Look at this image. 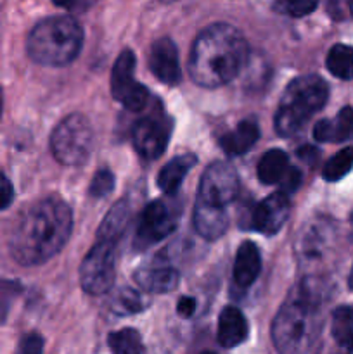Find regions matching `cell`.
<instances>
[{
    "mask_svg": "<svg viewBox=\"0 0 353 354\" xmlns=\"http://www.w3.org/2000/svg\"><path fill=\"white\" fill-rule=\"evenodd\" d=\"M83 30L71 16L42 19L28 35L26 50L35 62L44 66H66L80 54Z\"/></svg>",
    "mask_w": 353,
    "mask_h": 354,
    "instance_id": "cell-3",
    "label": "cell"
},
{
    "mask_svg": "<svg viewBox=\"0 0 353 354\" xmlns=\"http://www.w3.org/2000/svg\"><path fill=\"white\" fill-rule=\"evenodd\" d=\"M149 68L159 82L176 85L180 82V62L176 45L170 38H158L149 48Z\"/></svg>",
    "mask_w": 353,
    "mask_h": 354,
    "instance_id": "cell-13",
    "label": "cell"
},
{
    "mask_svg": "<svg viewBox=\"0 0 353 354\" xmlns=\"http://www.w3.org/2000/svg\"><path fill=\"white\" fill-rule=\"evenodd\" d=\"M332 337L346 351L353 353V310L341 306L332 313Z\"/></svg>",
    "mask_w": 353,
    "mask_h": 354,
    "instance_id": "cell-24",
    "label": "cell"
},
{
    "mask_svg": "<svg viewBox=\"0 0 353 354\" xmlns=\"http://www.w3.org/2000/svg\"><path fill=\"white\" fill-rule=\"evenodd\" d=\"M262 258L255 242H242L234 261V283L241 289H248L260 275Z\"/></svg>",
    "mask_w": 353,
    "mask_h": 354,
    "instance_id": "cell-16",
    "label": "cell"
},
{
    "mask_svg": "<svg viewBox=\"0 0 353 354\" xmlns=\"http://www.w3.org/2000/svg\"><path fill=\"white\" fill-rule=\"evenodd\" d=\"M165 2H172V0H165Z\"/></svg>",
    "mask_w": 353,
    "mask_h": 354,
    "instance_id": "cell-39",
    "label": "cell"
},
{
    "mask_svg": "<svg viewBox=\"0 0 353 354\" xmlns=\"http://www.w3.org/2000/svg\"><path fill=\"white\" fill-rule=\"evenodd\" d=\"M12 199H14L12 183H10L9 178L0 171V211L9 207L10 203H12Z\"/></svg>",
    "mask_w": 353,
    "mask_h": 354,
    "instance_id": "cell-32",
    "label": "cell"
},
{
    "mask_svg": "<svg viewBox=\"0 0 353 354\" xmlns=\"http://www.w3.org/2000/svg\"><path fill=\"white\" fill-rule=\"evenodd\" d=\"M260 128L255 121L244 120L237 124L232 131L220 138V147L228 156H241L248 152L253 145L258 142Z\"/></svg>",
    "mask_w": 353,
    "mask_h": 354,
    "instance_id": "cell-19",
    "label": "cell"
},
{
    "mask_svg": "<svg viewBox=\"0 0 353 354\" xmlns=\"http://www.w3.org/2000/svg\"><path fill=\"white\" fill-rule=\"evenodd\" d=\"M73 214L61 197H47L28 207L9 239L10 256L19 265L33 266L57 254L68 242Z\"/></svg>",
    "mask_w": 353,
    "mask_h": 354,
    "instance_id": "cell-1",
    "label": "cell"
},
{
    "mask_svg": "<svg viewBox=\"0 0 353 354\" xmlns=\"http://www.w3.org/2000/svg\"><path fill=\"white\" fill-rule=\"evenodd\" d=\"M173 121L163 111L147 114L134 128L135 151L144 159H158L172 137Z\"/></svg>",
    "mask_w": 353,
    "mask_h": 354,
    "instance_id": "cell-10",
    "label": "cell"
},
{
    "mask_svg": "<svg viewBox=\"0 0 353 354\" xmlns=\"http://www.w3.org/2000/svg\"><path fill=\"white\" fill-rule=\"evenodd\" d=\"M93 131L83 114H69L51 135V149L61 165L78 166L89 159L92 151Z\"/></svg>",
    "mask_w": 353,
    "mask_h": 354,
    "instance_id": "cell-6",
    "label": "cell"
},
{
    "mask_svg": "<svg viewBox=\"0 0 353 354\" xmlns=\"http://www.w3.org/2000/svg\"><path fill=\"white\" fill-rule=\"evenodd\" d=\"M301 185V173L300 169L294 168V166H289V169H287V173L284 175V178L279 182V187L280 190L279 192L286 194V196H289V194L296 192L298 187Z\"/></svg>",
    "mask_w": 353,
    "mask_h": 354,
    "instance_id": "cell-31",
    "label": "cell"
},
{
    "mask_svg": "<svg viewBox=\"0 0 353 354\" xmlns=\"http://www.w3.org/2000/svg\"><path fill=\"white\" fill-rule=\"evenodd\" d=\"M176 311L185 318L192 317L194 311H196V299L194 297H182L176 304Z\"/></svg>",
    "mask_w": 353,
    "mask_h": 354,
    "instance_id": "cell-33",
    "label": "cell"
},
{
    "mask_svg": "<svg viewBox=\"0 0 353 354\" xmlns=\"http://www.w3.org/2000/svg\"><path fill=\"white\" fill-rule=\"evenodd\" d=\"M176 227V216L168 204L163 201H152L144 209L141 216V223L137 228V245L156 244L168 237Z\"/></svg>",
    "mask_w": 353,
    "mask_h": 354,
    "instance_id": "cell-11",
    "label": "cell"
},
{
    "mask_svg": "<svg viewBox=\"0 0 353 354\" xmlns=\"http://www.w3.org/2000/svg\"><path fill=\"white\" fill-rule=\"evenodd\" d=\"M325 66L332 76L339 80H353V47L345 44H336L329 50Z\"/></svg>",
    "mask_w": 353,
    "mask_h": 354,
    "instance_id": "cell-23",
    "label": "cell"
},
{
    "mask_svg": "<svg viewBox=\"0 0 353 354\" xmlns=\"http://www.w3.org/2000/svg\"><path fill=\"white\" fill-rule=\"evenodd\" d=\"M120 306L123 308L125 311H130V313H134V311H141L142 308L145 306L144 299L141 297V294L135 292V290H130V289H125L123 292L120 294Z\"/></svg>",
    "mask_w": 353,
    "mask_h": 354,
    "instance_id": "cell-30",
    "label": "cell"
},
{
    "mask_svg": "<svg viewBox=\"0 0 353 354\" xmlns=\"http://www.w3.org/2000/svg\"><path fill=\"white\" fill-rule=\"evenodd\" d=\"M315 299L308 289H301L284 303L272 324V339L280 354H305L317 334Z\"/></svg>",
    "mask_w": 353,
    "mask_h": 354,
    "instance_id": "cell-4",
    "label": "cell"
},
{
    "mask_svg": "<svg viewBox=\"0 0 353 354\" xmlns=\"http://www.w3.org/2000/svg\"><path fill=\"white\" fill-rule=\"evenodd\" d=\"M318 6V0H275L273 7L277 12L291 17H303L314 12Z\"/></svg>",
    "mask_w": 353,
    "mask_h": 354,
    "instance_id": "cell-27",
    "label": "cell"
},
{
    "mask_svg": "<svg viewBox=\"0 0 353 354\" xmlns=\"http://www.w3.org/2000/svg\"><path fill=\"white\" fill-rule=\"evenodd\" d=\"M203 354H217V353H211V351H206V353H203Z\"/></svg>",
    "mask_w": 353,
    "mask_h": 354,
    "instance_id": "cell-38",
    "label": "cell"
},
{
    "mask_svg": "<svg viewBox=\"0 0 353 354\" xmlns=\"http://www.w3.org/2000/svg\"><path fill=\"white\" fill-rule=\"evenodd\" d=\"M348 287L353 290V268H352V272H350V277H348Z\"/></svg>",
    "mask_w": 353,
    "mask_h": 354,
    "instance_id": "cell-35",
    "label": "cell"
},
{
    "mask_svg": "<svg viewBox=\"0 0 353 354\" xmlns=\"http://www.w3.org/2000/svg\"><path fill=\"white\" fill-rule=\"evenodd\" d=\"M218 342L224 348H235L248 337V322L234 306H227L218 318Z\"/></svg>",
    "mask_w": 353,
    "mask_h": 354,
    "instance_id": "cell-17",
    "label": "cell"
},
{
    "mask_svg": "<svg viewBox=\"0 0 353 354\" xmlns=\"http://www.w3.org/2000/svg\"><path fill=\"white\" fill-rule=\"evenodd\" d=\"M318 142H345L353 138V107H343L332 120H320L314 127Z\"/></svg>",
    "mask_w": 353,
    "mask_h": 354,
    "instance_id": "cell-18",
    "label": "cell"
},
{
    "mask_svg": "<svg viewBox=\"0 0 353 354\" xmlns=\"http://www.w3.org/2000/svg\"><path fill=\"white\" fill-rule=\"evenodd\" d=\"M135 55L130 48H125L118 55L111 73V93L118 102L130 111H141L147 106L149 92L135 80Z\"/></svg>",
    "mask_w": 353,
    "mask_h": 354,
    "instance_id": "cell-8",
    "label": "cell"
},
{
    "mask_svg": "<svg viewBox=\"0 0 353 354\" xmlns=\"http://www.w3.org/2000/svg\"><path fill=\"white\" fill-rule=\"evenodd\" d=\"M130 204L127 201H120V203L114 204L111 207L109 213L106 214L104 221L100 223L99 232H97V237L102 239H111V241H120V237L123 235L125 228H127L128 221H130Z\"/></svg>",
    "mask_w": 353,
    "mask_h": 354,
    "instance_id": "cell-22",
    "label": "cell"
},
{
    "mask_svg": "<svg viewBox=\"0 0 353 354\" xmlns=\"http://www.w3.org/2000/svg\"><path fill=\"white\" fill-rule=\"evenodd\" d=\"M44 351V339L38 334H28L17 344L16 354H42Z\"/></svg>",
    "mask_w": 353,
    "mask_h": 354,
    "instance_id": "cell-29",
    "label": "cell"
},
{
    "mask_svg": "<svg viewBox=\"0 0 353 354\" xmlns=\"http://www.w3.org/2000/svg\"><path fill=\"white\" fill-rule=\"evenodd\" d=\"M289 209V197L286 194L275 192L265 197L253 211V228L265 235L277 234L286 223Z\"/></svg>",
    "mask_w": 353,
    "mask_h": 354,
    "instance_id": "cell-12",
    "label": "cell"
},
{
    "mask_svg": "<svg viewBox=\"0 0 353 354\" xmlns=\"http://www.w3.org/2000/svg\"><path fill=\"white\" fill-rule=\"evenodd\" d=\"M248 44L241 31L228 23L204 28L194 40L189 73L194 83L218 88L235 78L248 62Z\"/></svg>",
    "mask_w": 353,
    "mask_h": 354,
    "instance_id": "cell-2",
    "label": "cell"
},
{
    "mask_svg": "<svg viewBox=\"0 0 353 354\" xmlns=\"http://www.w3.org/2000/svg\"><path fill=\"white\" fill-rule=\"evenodd\" d=\"M116 244L118 241L97 237L96 244L82 261L80 283L87 294L100 296L113 287L116 275Z\"/></svg>",
    "mask_w": 353,
    "mask_h": 354,
    "instance_id": "cell-7",
    "label": "cell"
},
{
    "mask_svg": "<svg viewBox=\"0 0 353 354\" xmlns=\"http://www.w3.org/2000/svg\"><path fill=\"white\" fill-rule=\"evenodd\" d=\"M179 272L168 265H147L135 272V282L151 294L172 292L179 286Z\"/></svg>",
    "mask_w": 353,
    "mask_h": 354,
    "instance_id": "cell-15",
    "label": "cell"
},
{
    "mask_svg": "<svg viewBox=\"0 0 353 354\" xmlns=\"http://www.w3.org/2000/svg\"><path fill=\"white\" fill-rule=\"evenodd\" d=\"M196 156L194 154H183L179 158L172 159V161L166 162L161 168L158 175V187L166 194H173L179 190V187L182 185L183 178L187 176V173L194 168L196 165Z\"/></svg>",
    "mask_w": 353,
    "mask_h": 354,
    "instance_id": "cell-20",
    "label": "cell"
},
{
    "mask_svg": "<svg viewBox=\"0 0 353 354\" xmlns=\"http://www.w3.org/2000/svg\"><path fill=\"white\" fill-rule=\"evenodd\" d=\"M239 194L237 171L227 162H211L203 173L197 201L217 207H225L234 203Z\"/></svg>",
    "mask_w": 353,
    "mask_h": 354,
    "instance_id": "cell-9",
    "label": "cell"
},
{
    "mask_svg": "<svg viewBox=\"0 0 353 354\" xmlns=\"http://www.w3.org/2000/svg\"><path fill=\"white\" fill-rule=\"evenodd\" d=\"M194 227L206 241H217L227 232L228 214L225 207L211 206L196 199L194 206Z\"/></svg>",
    "mask_w": 353,
    "mask_h": 354,
    "instance_id": "cell-14",
    "label": "cell"
},
{
    "mask_svg": "<svg viewBox=\"0 0 353 354\" xmlns=\"http://www.w3.org/2000/svg\"><path fill=\"white\" fill-rule=\"evenodd\" d=\"M107 344L113 354H142L144 346H142L141 334L135 328H121V330L113 332L107 337Z\"/></svg>",
    "mask_w": 353,
    "mask_h": 354,
    "instance_id": "cell-25",
    "label": "cell"
},
{
    "mask_svg": "<svg viewBox=\"0 0 353 354\" xmlns=\"http://www.w3.org/2000/svg\"><path fill=\"white\" fill-rule=\"evenodd\" d=\"M57 7H62L66 10H78L87 3V0H52Z\"/></svg>",
    "mask_w": 353,
    "mask_h": 354,
    "instance_id": "cell-34",
    "label": "cell"
},
{
    "mask_svg": "<svg viewBox=\"0 0 353 354\" xmlns=\"http://www.w3.org/2000/svg\"><path fill=\"white\" fill-rule=\"evenodd\" d=\"M348 7H350V12H352L353 16V0H348Z\"/></svg>",
    "mask_w": 353,
    "mask_h": 354,
    "instance_id": "cell-36",
    "label": "cell"
},
{
    "mask_svg": "<svg viewBox=\"0 0 353 354\" xmlns=\"http://www.w3.org/2000/svg\"><path fill=\"white\" fill-rule=\"evenodd\" d=\"M353 168V147H346L339 151L338 154L332 156L327 162H325L324 169H322V176L327 182H338L343 176L348 175Z\"/></svg>",
    "mask_w": 353,
    "mask_h": 354,
    "instance_id": "cell-26",
    "label": "cell"
},
{
    "mask_svg": "<svg viewBox=\"0 0 353 354\" xmlns=\"http://www.w3.org/2000/svg\"><path fill=\"white\" fill-rule=\"evenodd\" d=\"M114 189V176L109 169H100L96 173L92 183H90V196L100 199V197H106L111 190Z\"/></svg>",
    "mask_w": 353,
    "mask_h": 354,
    "instance_id": "cell-28",
    "label": "cell"
},
{
    "mask_svg": "<svg viewBox=\"0 0 353 354\" xmlns=\"http://www.w3.org/2000/svg\"><path fill=\"white\" fill-rule=\"evenodd\" d=\"M0 116H2V92H0Z\"/></svg>",
    "mask_w": 353,
    "mask_h": 354,
    "instance_id": "cell-37",
    "label": "cell"
},
{
    "mask_svg": "<svg viewBox=\"0 0 353 354\" xmlns=\"http://www.w3.org/2000/svg\"><path fill=\"white\" fill-rule=\"evenodd\" d=\"M287 169H289V159L286 152L280 149H270L260 159L256 173L265 185H273L284 178Z\"/></svg>",
    "mask_w": 353,
    "mask_h": 354,
    "instance_id": "cell-21",
    "label": "cell"
},
{
    "mask_svg": "<svg viewBox=\"0 0 353 354\" xmlns=\"http://www.w3.org/2000/svg\"><path fill=\"white\" fill-rule=\"evenodd\" d=\"M329 88L317 75L293 80L280 99L275 113V130L280 137H293L317 111L325 106Z\"/></svg>",
    "mask_w": 353,
    "mask_h": 354,
    "instance_id": "cell-5",
    "label": "cell"
}]
</instances>
